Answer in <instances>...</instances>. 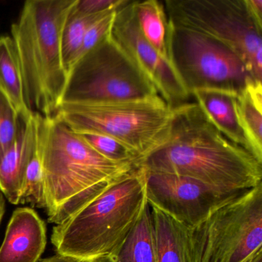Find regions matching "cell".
Listing matches in <instances>:
<instances>
[{
	"label": "cell",
	"instance_id": "6da1fadb",
	"mask_svg": "<svg viewBox=\"0 0 262 262\" xmlns=\"http://www.w3.org/2000/svg\"><path fill=\"white\" fill-rule=\"evenodd\" d=\"M139 165L191 178L225 194L262 183V163L222 134L194 101L173 108L168 140Z\"/></svg>",
	"mask_w": 262,
	"mask_h": 262
},
{
	"label": "cell",
	"instance_id": "7a4b0ae2",
	"mask_svg": "<svg viewBox=\"0 0 262 262\" xmlns=\"http://www.w3.org/2000/svg\"><path fill=\"white\" fill-rule=\"evenodd\" d=\"M38 149L50 223L68 219L138 165L111 162L57 118L39 114Z\"/></svg>",
	"mask_w": 262,
	"mask_h": 262
},
{
	"label": "cell",
	"instance_id": "3957f363",
	"mask_svg": "<svg viewBox=\"0 0 262 262\" xmlns=\"http://www.w3.org/2000/svg\"><path fill=\"white\" fill-rule=\"evenodd\" d=\"M145 168L138 165L53 228L56 254L79 262L115 257L148 206Z\"/></svg>",
	"mask_w": 262,
	"mask_h": 262
},
{
	"label": "cell",
	"instance_id": "277c9868",
	"mask_svg": "<svg viewBox=\"0 0 262 262\" xmlns=\"http://www.w3.org/2000/svg\"><path fill=\"white\" fill-rule=\"evenodd\" d=\"M77 0H28L12 25L29 110L53 117L68 73L61 48L62 28Z\"/></svg>",
	"mask_w": 262,
	"mask_h": 262
},
{
	"label": "cell",
	"instance_id": "5b68a950",
	"mask_svg": "<svg viewBox=\"0 0 262 262\" xmlns=\"http://www.w3.org/2000/svg\"><path fill=\"white\" fill-rule=\"evenodd\" d=\"M189 262H251L262 254V183L213 208L187 229Z\"/></svg>",
	"mask_w": 262,
	"mask_h": 262
},
{
	"label": "cell",
	"instance_id": "8992f818",
	"mask_svg": "<svg viewBox=\"0 0 262 262\" xmlns=\"http://www.w3.org/2000/svg\"><path fill=\"white\" fill-rule=\"evenodd\" d=\"M54 116L75 133H96L116 139L141 162L168 140L173 108L162 98L90 105L62 104Z\"/></svg>",
	"mask_w": 262,
	"mask_h": 262
},
{
	"label": "cell",
	"instance_id": "52a82bcc",
	"mask_svg": "<svg viewBox=\"0 0 262 262\" xmlns=\"http://www.w3.org/2000/svg\"><path fill=\"white\" fill-rule=\"evenodd\" d=\"M157 98L161 96L156 87L110 33L69 70L60 105Z\"/></svg>",
	"mask_w": 262,
	"mask_h": 262
},
{
	"label": "cell",
	"instance_id": "ba28073f",
	"mask_svg": "<svg viewBox=\"0 0 262 262\" xmlns=\"http://www.w3.org/2000/svg\"><path fill=\"white\" fill-rule=\"evenodd\" d=\"M168 22L210 36L231 49L262 82V28L245 0H165Z\"/></svg>",
	"mask_w": 262,
	"mask_h": 262
},
{
	"label": "cell",
	"instance_id": "9c48e42d",
	"mask_svg": "<svg viewBox=\"0 0 262 262\" xmlns=\"http://www.w3.org/2000/svg\"><path fill=\"white\" fill-rule=\"evenodd\" d=\"M168 50L171 65L190 96L198 90L238 94L256 81L231 49L210 36L170 23Z\"/></svg>",
	"mask_w": 262,
	"mask_h": 262
},
{
	"label": "cell",
	"instance_id": "30bf717a",
	"mask_svg": "<svg viewBox=\"0 0 262 262\" xmlns=\"http://www.w3.org/2000/svg\"><path fill=\"white\" fill-rule=\"evenodd\" d=\"M110 34L146 75L170 108L191 102V96L171 62L162 58L142 36L133 1L127 0L116 10Z\"/></svg>",
	"mask_w": 262,
	"mask_h": 262
},
{
	"label": "cell",
	"instance_id": "8fae6325",
	"mask_svg": "<svg viewBox=\"0 0 262 262\" xmlns=\"http://www.w3.org/2000/svg\"><path fill=\"white\" fill-rule=\"evenodd\" d=\"M146 171L148 205L188 228L197 225L219 204L235 194L220 192L185 176Z\"/></svg>",
	"mask_w": 262,
	"mask_h": 262
},
{
	"label": "cell",
	"instance_id": "7c38bea8",
	"mask_svg": "<svg viewBox=\"0 0 262 262\" xmlns=\"http://www.w3.org/2000/svg\"><path fill=\"white\" fill-rule=\"evenodd\" d=\"M47 243L45 222L30 207L12 214L0 246V262H39Z\"/></svg>",
	"mask_w": 262,
	"mask_h": 262
},
{
	"label": "cell",
	"instance_id": "4fadbf2b",
	"mask_svg": "<svg viewBox=\"0 0 262 262\" xmlns=\"http://www.w3.org/2000/svg\"><path fill=\"white\" fill-rule=\"evenodd\" d=\"M39 117L35 112L28 118L19 116L17 137L0 159V191L13 205L20 204L26 169L37 149Z\"/></svg>",
	"mask_w": 262,
	"mask_h": 262
},
{
	"label": "cell",
	"instance_id": "5bb4252c",
	"mask_svg": "<svg viewBox=\"0 0 262 262\" xmlns=\"http://www.w3.org/2000/svg\"><path fill=\"white\" fill-rule=\"evenodd\" d=\"M237 95L225 90H198L191 96L222 134L253 156L251 145L237 119L234 107Z\"/></svg>",
	"mask_w": 262,
	"mask_h": 262
},
{
	"label": "cell",
	"instance_id": "9a60e30c",
	"mask_svg": "<svg viewBox=\"0 0 262 262\" xmlns=\"http://www.w3.org/2000/svg\"><path fill=\"white\" fill-rule=\"evenodd\" d=\"M157 262H189L187 229L165 213L150 206Z\"/></svg>",
	"mask_w": 262,
	"mask_h": 262
},
{
	"label": "cell",
	"instance_id": "2e32d148",
	"mask_svg": "<svg viewBox=\"0 0 262 262\" xmlns=\"http://www.w3.org/2000/svg\"><path fill=\"white\" fill-rule=\"evenodd\" d=\"M234 107L253 156L262 163V82L248 83L236 96Z\"/></svg>",
	"mask_w": 262,
	"mask_h": 262
},
{
	"label": "cell",
	"instance_id": "e0dca14e",
	"mask_svg": "<svg viewBox=\"0 0 262 262\" xmlns=\"http://www.w3.org/2000/svg\"><path fill=\"white\" fill-rule=\"evenodd\" d=\"M133 8L142 36L162 58L171 62L168 50L169 22L163 2L133 1Z\"/></svg>",
	"mask_w": 262,
	"mask_h": 262
},
{
	"label": "cell",
	"instance_id": "ac0fdd59",
	"mask_svg": "<svg viewBox=\"0 0 262 262\" xmlns=\"http://www.w3.org/2000/svg\"><path fill=\"white\" fill-rule=\"evenodd\" d=\"M0 90L13 104L19 116L28 118L30 111L24 96V81L13 39L0 37Z\"/></svg>",
	"mask_w": 262,
	"mask_h": 262
},
{
	"label": "cell",
	"instance_id": "d6986e66",
	"mask_svg": "<svg viewBox=\"0 0 262 262\" xmlns=\"http://www.w3.org/2000/svg\"><path fill=\"white\" fill-rule=\"evenodd\" d=\"M102 262H157L149 205L115 257Z\"/></svg>",
	"mask_w": 262,
	"mask_h": 262
},
{
	"label": "cell",
	"instance_id": "ffe728a7",
	"mask_svg": "<svg viewBox=\"0 0 262 262\" xmlns=\"http://www.w3.org/2000/svg\"><path fill=\"white\" fill-rule=\"evenodd\" d=\"M108 11L110 10L96 14H85L77 11L75 7L70 11L64 24L61 36L62 59L67 73L74 63L88 29Z\"/></svg>",
	"mask_w": 262,
	"mask_h": 262
},
{
	"label": "cell",
	"instance_id": "44dd1931",
	"mask_svg": "<svg viewBox=\"0 0 262 262\" xmlns=\"http://www.w3.org/2000/svg\"><path fill=\"white\" fill-rule=\"evenodd\" d=\"M77 134L93 149L111 162L139 165L140 162L139 158L128 147L116 139L96 133H82Z\"/></svg>",
	"mask_w": 262,
	"mask_h": 262
},
{
	"label": "cell",
	"instance_id": "7402d4cb",
	"mask_svg": "<svg viewBox=\"0 0 262 262\" xmlns=\"http://www.w3.org/2000/svg\"><path fill=\"white\" fill-rule=\"evenodd\" d=\"M20 204H29L32 207L46 208L43 174L38 146L26 169L21 191Z\"/></svg>",
	"mask_w": 262,
	"mask_h": 262
},
{
	"label": "cell",
	"instance_id": "603a6c76",
	"mask_svg": "<svg viewBox=\"0 0 262 262\" xmlns=\"http://www.w3.org/2000/svg\"><path fill=\"white\" fill-rule=\"evenodd\" d=\"M19 116L0 90V159L14 143L19 132Z\"/></svg>",
	"mask_w": 262,
	"mask_h": 262
},
{
	"label": "cell",
	"instance_id": "cb8c5ba5",
	"mask_svg": "<svg viewBox=\"0 0 262 262\" xmlns=\"http://www.w3.org/2000/svg\"><path fill=\"white\" fill-rule=\"evenodd\" d=\"M118 9L107 12L88 29L85 36H84L80 49L76 55L74 63L78 59L82 57L85 53L92 50L95 46L97 45L104 37H105L110 33L115 14H116V10Z\"/></svg>",
	"mask_w": 262,
	"mask_h": 262
},
{
	"label": "cell",
	"instance_id": "d4e9b609",
	"mask_svg": "<svg viewBox=\"0 0 262 262\" xmlns=\"http://www.w3.org/2000/svg\"><path fill=\"white\" fill-rule=\"evenodd\" d=\"M127 0H77L75 8L85 14H96L122 7Z\"/></svg>",
	"mask_w": 262,
	"mask_h": 262
},
{
	"label": "cell",
	"instance_id": "484cf974",
	"mask_svg": "<svg viewBox=\"0 0 262 262\" xmlns=\"http://www.w3.org/2000/svg\"><path fill=\"white\" fill-rule=\"evenodd\" d=\"M245 4L256 24L262 28V0H245Z\"/></svg>",
	"mask_w": 262,
	"mask_h": 262
},
{
	"label": "cell",
	"instance_id": "4316f807",
	"mask_svg": "<svg viewBox=\"0 0 262 262\" xmlns=\"http://www.w3.org/2000/svg\"><path fill=\"white\" fill-rule=\"evenodd\" d=\"M39 262H79L77 260H73L70 257H66V256L61 255V254H56L50 257H46V258H41Z\"/></svg>",
	"mask_w": 262,
	"mask_h": 262
},
{
	"label": "cell",
	"instance_id": "83f0119b",
	"mask_svg": "<svg viewBox=\"0 0 262 262\" xmlns=\"http://www.w3.org/2000/svg\"><path fill=\"white\" fill-rule=\"evenodd\" d=\"M6 211V200L5 196L3 194L2 191H0V223L4 217V213Z\"/></svg>",
	"mask_w": 262,
	"mask_h": 262
},
{
	"label": "cell",
	"instance_id": "f1b7e54d",
	"mask_svg": "<svg viewBox=\"0 0 262 262\" xmlns=\"http://www.w3.org/2000/svg\"><path fill=\"white\" fill-rule=\"evenodd\" d=\"M251 262H262V254H259V255L256 257Z\"/></svg>",
	"mask_w": 262,
	"mask_h": 262
}]
</instances>
